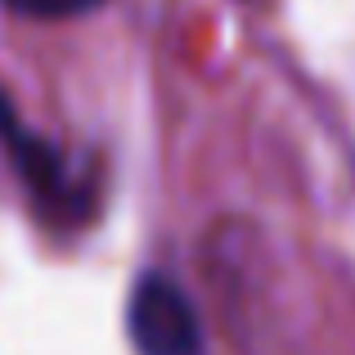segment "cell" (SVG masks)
<instances>
[{"mask_svg":"<svg viewBox=\"0 0 355 355\" xmlns=\"http://www.w3.org/2000/svg\"><path fill=\"white\" fill-rule=\"evenodd\" d=\"M0 148L9 153L18 180L27 184L36 211L54 225H77L90 216V193L81 189V180H72L68 157L59 153V144H50L45 135H36L32 126H23V117L14 113L5 95H0Z\"/></svg>","mask_w":355,"mask_h":355,"instance_id":"1","label":"cell"},{"mask_svg":"<svg viewBox=\"0 0 355 355\" xmlns=\"http://www.w3.org/2000/svg\"><path fill=\"white\" fill-rule=\"evenodd\" d=\"M9 14L18 18H36V23H63V18H81L95 14L104 0H0Z\"/></svg>","mask_w":355,"mask_h":355,"instance_id":"3","label":"cell"},{"mask_svg":"<svg viewBox=\"0 0 355 355\" xmlns=\"http://www.w3.org/2000/svg\"><path fill=\"white\" fill-rule=\"evenodd\" d=\"M126 333L139 355H198L202 329L189 297L162 275H144L126 306Z\"/></svg>","mask_w":355,"mask_h":355,"instance_id":"2","label":"cell"}]
</instances>
